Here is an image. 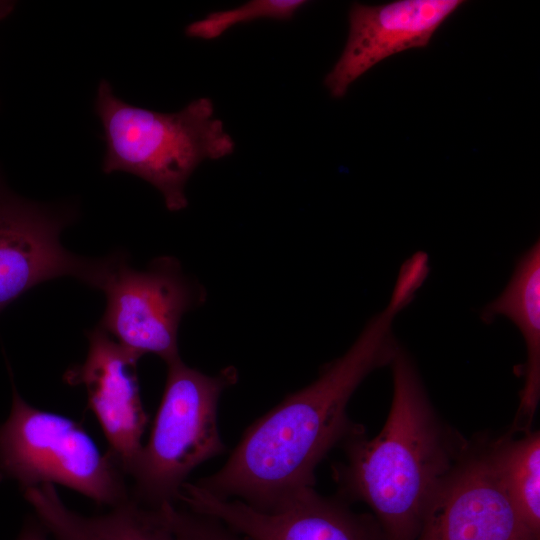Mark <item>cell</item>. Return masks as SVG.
Here are the masks:
<instances>
[{
    "label": "cell",
    "mask_w": 540,
    "mask_h": 540,
    "mask_svg": "<svg viewBox=\"0 0 540 540\" xmlns=\"http://www.w3.org/2000/svg\"><path fill=\"white\" fill-rule=\"evenodd\" d=\"M418 290L414 279L398 276L387 306L368 321L352 346L325 365L315 381L254 421L223 467L195 483L218 498L236 497L265 512L313 488L322 459L362 430L348 417V403L371 372L392 362L400 348L393 322Z\"/></svg>",
    "instance_id": "1"
},
{
    "label": "cell",
    "mask_w": 540,
    "mask_h": 540,
    "mask_svg": "<svg viewBox=\"0 0 540 540\" xmlns=\"http://www.w3.org/2000/svg\"><path fill=\"white\" fill-rule=\"evenodd\" d=\"M393 397L380 432L364 430L342 444L346 462L333 467L343 499L365 503L383 540H415L437 489L468 445L436 414L408 353L390 363Z\"/></svg>",
    "instance_id": "2"
},
{
    "label": "cell",
    "mask_w": 540,
    "mask_h": 540,
    "mask_svg": "<svg viewBox=\"0 0 540 540\" xmlns=\"http://www.w3.org/2000/svg\"><path fill=\"white\" fill-rule=\"evenodd\" d=\"M95 112L106 141L102 171L142 178L161 193L172 212L188 205L185 185L203 160L221 159L235 150L210 98L195 99L175 113H161L126 103L101 80Z\"/></svg>",
    "instance_id": "3"
},
{
    "label": "cell",
    "mask_w": 540,
    "mask_h": 540,
    "mask_svg": "<svg viewBox=\"0 0 540 540\" xmlns=\"http://www.w3.org/2000/svg\"><path fill=\"white\" fill-rule=\"evenodd\" d=\"M237 381L232 366L207 375L181 358L167 364L150 437L129 474L134 480V500L152 508L174 504L189 474L226 451L218 429V402Z\"/></svg>",
    "instance_id": "4"
},
{
    "label": "cell",
    "mask_w": 540,
    "mask_h": 540,
    "mask_svg": "<svg viewBox=\"0 0 540 540\" xmlns=\"http://www.w3.org/2000/svg\"><path fill=\"white\" fill-rule=\"evenodd\" d=\"M12 386L10 414L0 424V482L23 490L60 484L110 507L130 498L117 461L79 422L30 405Z\"/></svg>",
    "instance_id": "5"
},
{
    "label": "cell",
    "mask_w": 540,
    "mask_h": 540,
    "mask_svg": "<svg viewBox=\"0 0 540 540\" xmlns=\"http://www.w3.org/2000/svg\"><path fill=\"white\" fill-rule=\"evenodd\" d=\"M98 289L106 296L98 327L139 359L149 353L166 364L180 358L181 319L204 300V293L178 260L163 256L136 270L125 253L109 254Z\"/></svg>",
    "instance_id": "6"
},
{
    "label": "cell",
    "mask_w": 540,
    "mask_h": 540,
    "mask_svg": "<svg viewBox=\"0 0 540 540\" xmlns=\"http://www.w3.org/2000/svg\"><path fill=\"white\" fill-rule=\"evenodd\" d=\"M69 212L23 200L0 180V312L32 287L70 276L97 288L104 258L69 252L60 242Z\"/></svg>",
    "instance_id": "7"
},
{
    "label": "cell",
    "mask_w": 540,
    "mask_h": 540,
    "mask_svg": "<svg viewBox=\"0 0 540 540\" xmlns=\"http://www.w3.org/2000/svg\"><path fill=\"white\" fill-rule=\"evenodd\" d=\"M415 540H539L514 508L490 445L467 447L430 501Z\"/></svg>",
    "instance_id": "8"
},
{
    "label": "cell",
    "mask_w": 540,
    "mask_h": 540,
    "mask_svg": "<svg viewBox=\"0 0 540 540\" xmlns=\"http://www.w3.org/2000/svg\"><path fill=\"white\" fill-rule=\"evenodd\" d=\"M178 500L246 540H383L374 518L353 512L342 499L320 495L314 487L299 491L271 512L238 499L218 498L188 481Z\"/></svg>",
    "instance_id": "9"
},
{
    "label": "cell",
    "mask_w": 540,
    "mask_h": 540,
    "mask_svg": "<svg viewBox=\"0 0 540 540\" xmlns=\"http://www.w3.org/2000/svg\"><path fill=\"white\" fill-rule=\"evenodd\" d=\"M87 338L85 361L68 368L63 380L85 387L88 407L109 443V453L129 475L148 422L136 371L139 358L98 326L87 332Z\"/></svg>",
    "instance_id": "10"
},
{
    "label": "cell",
    "mask_w": 540,
    "mask_h": 540,
    "mask_svg": "<svg viewBox=\"0 0 540 540\" xmlns=\"http://www.w3.org/2000/svg\"><path fill=\"white\" fill-rule=\"evenodd\" d=\"M461 0H398L382 5L352 4L343 52L324 79L333 98L373 66L396 53L427 46Z\"/></svg>",
    "instance_id": "11"
},
{
    "label": "cell",
    "mask_w": 540,
    "mask_h": 540,
    "mask_svg": "<svg viewBox=\"0 0 540 540\" xmlns=\"http://www.w3.org/2000/svg\"><path fill=\"white\" fill-rule=\"evenodd\" d=\"M23 491L54 540H176L163 506L152 508L129 498L106 514L85 516L69 509L53 484Z\"/></svg>",
    "instance_id": "12"
},
{
    "label": "cell",
    "mask_w": 540,
    "mask_h": 540,
    "mask_svg": "<svg viewBox=\"0 0 540 540\" xmlns=\"http://www.w3.org/2000/svg\"><path fill=\"white\" fill-rule=\"evenodd\" d=\"M504 315L519 328L526 345L522 367L524 386L514 425L529 430L540 399V243L536 241L518 259L503 292L483 309L480 317L490 323Z\"/></svg>",
    "instance_id": "13"
},
{
    "label": "cell",
    "mask_w": 540,
    "mask_h": 540,
    "mask_svg": "<svg viewBox=\"0 0 540 540\" xmlns=\"http://www.w3.org/2000/svg\"><path fill=\"white\" fill-rule=\"evenodd\" d=\"M499 478L517 513L540 540V433L527 431L517 439L490 445Z\"/></svg>",
    "instance_id": "14"
},
{
    "label": "cell",
    "mask_w": 540,
    "mask_h": 540,
    "mask_svg": "<svg viewBox=\"0 0 540 540\" xmlns=\"http://www.w3.org/2000/svg\"><path fill=\"white\" fill-rule=\"evenodd\" d=\"M306 4L304 0H252L234 9L212 12L190 23L185 33L191 38L213 40L236 24L261 18L290 20Z\"/></svg>",
    "instance_id": "15"
},
{
    "label": "cell",
    "mask_w": 540,
    "mask_h": 540,
    "mask_svg": "<svg viewBox=\"0 0 540 540\" xmlns=\"http://www.w3.org/2000/svg\"><path fill=\"white\" fill-rule=\"evenodd\" d=\"M163 508L176 540H245L213 517L179 510L174 504Z\"/></svg>",
    "instance_id": "16"
},
{
    "label": "cell",
    "mask_w": 540,
    "mask_h": 540,
    "mask_svg": "<svg viewBox=\"0 0 540 540\" xmlns=\"http://www.w3.org/2000/svg\"><path fill=\"white\" fill-rule=\"evenodd\" d=\"M16 540H48V533L37 519L29 520Z\"/></svg>",
    "instance_id": "17"
},
{
    "label": "cell",
    "mask_w": 540,
    "mask_h": 540,
    "mask_svg": "<svg viewBox=\"0 0 540 540\" xmlns=\"http://www.w3.org/2000/svg\"><path fill=\"white\" fill-rule=\"evenodd\" d=\"M12 7L10 2H0V18L5 17L12 10Z\"/></svg>",
    "instance_id": "18"
}]
</instances>
